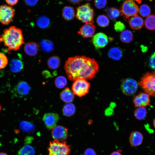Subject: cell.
Listing matches in <instances>:
<instances>
[{"mask_svg": "<svg viewBox=\"0 0 155 155\" xmlns=\"http://www.w3.org/2000/svg\"><path fill=\"white\" fill-rule=\"evenodd\" d=\"M64 68L68 78L73 81L78 79L93 78L98 70L99 66L93 59L84 56H76L67 59Z\"/></svg>", "mask_w": 155, "mask_h": 155, "instance_id": "6da1fadb", "label": "cell"}, {"mask_svg": "<svg viewBox=\"0 0 155 155\" xmlns=\"http://www.w3.org/2000/svg\"><path fill=\"white\" fill-rule=\"evenodd\" d=\"M1 38L4 45L9 51H16L24 43L22 30L14 26L5 29Z\"/></svg>", "mask_w": 155, "mask_h": 155, "instance_id": "7a4b0ae2", "label": "cell"}, {"mask_svg": "<svg viewBox=\"0 0 155 155\" xmlns=\"http://www.w3.org/2000/svg\"><path fill=\"white\" fill-rule=\"evenodd\" d=\"M138 84L144 92L150 96H155V71L145 73Z\"/></svg>", "mask_w": 155, "mask_h": 155, "instance_id": "3957f363", "label": "cell"}, {"mask_svg": "<svg viewBox=\"0 0 155 155\" xmlns=\"http://www.w3.org/2000/svg\"><path fill=\"white\" fill-rule=\"evenodd\" d=\"M71 150L65 141L56 139L50 142L48 148L49 155H69Z\"/></svg>", "mask_w": 155, "mask_h": 155, "instance_id": "277c9868", "label": "cell"}, {"mask_svg": "<svg viewBox=\"0 0 155 155\" xmlns=\"http://www.w3.org/2000/svg\"><path fill=\"white\" fill-rule=\"evenodd\" d=\"M76 17L79 20L86 23L92 22L94 12L93 9L87 3L78 6L77 8Z\"/></svg>", "mask_w": 155, "mask_h": 155, "instance_id": "5b68a950", "label": "cell"}, {"mask_svg": "<svg viewBox=\"0 0 155 155\" xmlns=\"http://www.w3.org/2000/svg\"><path fill=\"white\" fill-rule=\"evenodd\" d=\"M139 8L137 5L132 0H125L123 3L120 13L126 19L137 15Z\"/></svg>", "mask_w": 155, "mask_h": 155, "instance_id": "8992f818", "label": "cell"}, {"mask_svg": "<svg viewBox=\"0 0 155 155\" xmlns=\"http://www.w3.org/2000/svg\"><path fill=\"white\" fill-rule=\"evenodd\" d=\"M90 86V83L86 80L78 79L75 80L72 86V89L74 94L81 97L88 92Z\"/></svg>", "mask_w": 155, "mask_h": 155, "instance_id": "52a82bcc", "label": "cell"}, {"mask_svg": "<svg viewBox=\"0 0 155 155\" xmlns=\"http://www.w3.org/2000/svg\"><path fill=\"white\" fill-rule=\"evenodd\" d=\"M15 11L13 7L6 5L0 6V22L4 25L11 22L15 15Z\"/></svg>", "mask_w": 155, "mask_h": 155, "instance_id": "ba28073f", "label": "cell"}, {"mask_svg": "<svg viewBox=\"0 0 155 155\" xmlns=\"http://www.w3.org/2000/svg\"><path fill=\"white\" fill-rule=\"evenodd\" d=\"M137 84L133 79L128 78L124 80L121 82V89L122 92L127 95H131L134 94L137 89Z\"/></svg>", "mask_w": 155, "mask_h": 155, "instance_id": "9c48e42d", "label": "cell"}, {"mask_svg": "<svg viewBox=\"0 0 155 155\" xmlns=\"http://www.w3.org/2000/svg\"><path fill=\"white\" fill-rule=\"evenodd\" d=\"M68 131L67 129L63 126H56L52 129L51 135L54 139L65 141L68 136Z\"/></svg>", "mask_w": 155, "mask_h": 155, "instance_id": "30bf717a", "label": "cell"}, {"mask_svg": "<svg viewBox=\"0 0 155 155\" xmlns=\"http://www.w3.org/2000/svg\"><path fill=\"white\" fill-rule=\"evenodd\" d=\"M59 119V116L57 114L49 113L44 114L42 120L46 127L49 129L51 130L56 126Z\"/></svg>", "mask_w": 155, "mask_h": 155, "instance_id": "8fae6325", "label": "cell"}, {"mask_svg": "<svg viewBox=\"0 0 155 155\" xmlns=\"http://www.w3.org/2000/svg\"><path fill=\"white\" fill-rule=\"evenodd\" d=\"M133 103L135 107H146L150 104V96L145 92H141L133 99Z\"/></svg>", "mask_w": 155, "mask_h": 155, "instance_id": "7c38bea8", "label": "cell"}, {"mask_svg": "<svg viewBox=\"0 0 155 155\" xmlns=\"http://www.w3.org/2000/svg\"><path fill=\"white\" fill-rule=\"evenodd\" d=\"M92 42L96 49L103 48L108 43V37L104 33H98L93 36L92 39Z\"/></svg>", "mask_w": 155, "mask_h": 155, "instance_id": "4fadbf2b", "label": "cell"}, {"mask_svg": "<svg viewBox=\"0 0 155 155\" xmlns=\"http://www.w3.org/2000/svg\"><path fill=\"white\" fill-rule=\"evenodd\" d=\"M95 29L92 22L86 23L80 28L78 33L84 38H90L94 35Z\"/></svg>", "mask_w": 155, "mask_h": 155, "instance_id": "5bb4252c", "label": "cell"}, {"mask_svg": "<svg viewBox=\"0 0 155 155\" xmlns=\"http://www.w3.org/2000/svg\"><path fill=\"white\" fill-rule=\"evenodd\" d=\"M144 139L143 134L140 132L135 131L131 132L129 137V142L131 146L136 147L141 145Z\"/></svg>", "mask_w": 155, "mask_h": 155, "instance_id": "9a60e30c", "label": "cell"}, {"mask_svg": "<svg viewBox=\"0 0 155 155\" xmlns=\"http://www.w3.org/2000/svg\"><path fill=\"white\" fill-rule=\"evenodd\" d=\"M30 89V86L27 83L21 81L19 82L15 86L14 91L16 95L23 96L28 94Z\"/></svg>", "mask_w": 155, "mask_h": 155, "instance_id": "2e32d148", "label": "cell"}, {"mask_svg": "<svg viewBox=\"0 0 155 155\" xmlns=\"http://www.w3.org/2000/svg\"><path fill=\"white\" fill-rule=\"evenodd\" d=\"M128 19L129 25L132 29L139 30L143 27L144 24L143 20L138 15L131 17Z\"/></svg>", "mask_w": 155, "mask_h": 155, "instance_id": "e0dca14e", "label": "cell"}, {"mask_svg": "<svg viewBox=\"0 0 155 155\" xmlns=\"http://www.w3.org/2000/svg\"><path fill=\"white\" fill-rule=\"evenodd\" d=\"M26 53L29 56H33L36 55L38 51V46L35 42H30L26 43L24 46Z\"/></svg>", "mask_w": 155, "mask_h": 155, "instance_id": "ac0fdd59", "label": "cell"}, {"mask_svg": "<svg viewBox=\"0 0 155 155\" xmlns=\"http://www.w3.org/2000/svg\"><path fill=\"white\" fill-rule=\"evenodd\" d=\"M60 97L63 101L68 103L73 100L74 96L73 91L69 88L67 87L61 93Z\"/></svg>", "mask_w": 155, "mask_h": 155, "instance_id": "d6986e66", "label": "cell"}, {"mask_svg": "<svg viewBox=\"0 0 155 155\" xmlns=\"http://www.w3.org/2000/svg\"><path fill=\"white\" fill-rule=\"evenodd\" d=\"M63 18L67 21L73 20L75 16V11L74 8L70 6H66L62 10Z\"/></svg>", "mask_w": 155, "mask_h": 155, "instance_id": "ffe728a7", "label": "cell"}, {"mask_svg": "<svg viewBox=\"0 0 155 155\" xmlns=\"http://www.w3.org/2000/svg\"><path fill=\"white\" fill-rule=\"evenodd\" d=\"M23 62L22 61L13 59L11 61L10 69L12 72L17 73L23 69Z\"/></svg>", "mask_w": 155, "mask_h": 155, "instance_id": "44dd1931", "label": "cell"}, {"mask_svg": "<svg viewBox=\"0 0 155 155\" xmlns=\"http://www.w3.org/2000/svg\"><path fill=\"white\" fill-rule=\"evenodd\" d=\"M122 55V52L119 48L114 47L109 50L108 52V57L115 60H118L121 59Z\"/></svg>", "mask_w": 155, "mask_h": 155, "instance_id": "7402d4cb", "label": "cell"}, {"mask_svg": "<svg viewBox=\"0 0 155 155\" xmlns=\"http://www.w3.org/2000/svg\"><path fill=\"white\" fill-rule=\"evenodd\" d=\"M62 111L64 115L67 117L71 116L75 113V107L73 103H68L64 106Z\"/></svg>", "mask_w": 155, "mask_h": 155, "instance_id": "603a6c76", "label": "cell"}, {"mask_svg": "<svg viewBox=\"0 0 155 155\" xmlns=\"http://www.w3.org/2000/svg\"><path fill=\"white\" fill-rule=\"evenodd\" d=\"M120 38L123 42L129 43L133 40V33L129 30H123L120 35Z\"/></svg>", "mask_w": 155, "mask_h": 155, "instance_id": "cb8c5ba5", "label": "cell"}, {"mask_svg": "<svg viewBox=\"0 0 155 155\" xmlns=\"http://www.w3.org/2000/svg\"><path fill=\"white\" fill-rule=\"evenodd\" d=\"M60 60L57 56H53L49 59L47 61V64L49 67L52 69H57L60 64Z\"/></svg>", "mask_w": 155, "mask_h": 155, "instance_id": "d4e9b609", "label": "cell"}, {"mask_svg": "<svg viewBox=\"0 0 155 155\" xmlns=\"http://www.w3.org/2000/svg\"><path fill=\"white\" fill-rule=\"evenodd\" d=\"M147 110L145 107H140L135 110L134 114L135 118L138 120H142L146 117Z\"/></svg>", "mask_w": 155, "mask_h": 155, "instance_id": "484cf974", "label": "cell"}, {"mask_svg": "<svg viewBox=\"0 0 155 155\" xmlns=\"http://www.w3.org/2000/svg\"><path fill=\"white\" fill-rule=\"evenodd\" d=\"M145 25L146 28L150 30H155V15H152L147 17L145 21Z\"/></svg>", "mask_w": 155, "mask_h": 155, "instance_id": "4316f807", "label": "cell"}, {"mask_svg": "<svg viewBox=\"0 0 155 155\" xmlns=\"http://www.w3.org/2000/svg\"><path fill=\"white\" fill-rule=\"evenodd\" d=\"M40 46L42 50L44 52H51L54 48V44L51 40H43L41 41Z\"/></svg>", "mask_w": 155, "mask_h": 155, "instance_id": "83f0119b", "label": "cell"}, {"mask_svg": "<svg viewBox=\"0 0 155 155\" xmlns=\"http://www.w3.org/2000/svg\"><path fill=\"white\" fill-rule=\"evenodd\" d=\"M35 150L31 146L26 145L22 148L19 151L18 155H34Z\"/></svg>", "mask_w": 155, "mask_h": 155, "instance_id": "f1b7e54d", "label": "cell"}, {"mask_svg": "<svg viewBox=\"0 0 155 155\" xmlns=\"http://www.w3.org/2000/svg\"><path fill=\"white\" fill-rule=\"evenodd\" d=\"M50 20L49 18L47 16H42L39 17L37 20V25L42 28H45L49 25Z\"/></svg>", "mask_w": 155, "mask_h": 155, "instance_id": "f546056e", "label": "cell"}, {"mask_svg": "<svg viewBox=\"0 0 155 155\" xmlns=\"http://www.w3.org/2000/svg\"><path fill=\"white\" fill-rule=\"evenodd\" d=\"M20 127L22 130L25 132H31L35 129L34 125L29 122L23 121L20 124Z\"/></svg>", "mask_w": 155, "mask_h": 155, "instance_id": "4dcf8cb0", "label": "cell"}, {"mask_svg": "<svg viewBox=\"0 0 155 155\" xmlns=\"http://www.w3.org/2000/svg\"><path fill=\"white\" fill-rule=\"evenodd\" d=\"M97 23L100 26L105 27L109 24V20L108 17L106 16L102 15L99 16L96 20Z\"/></svg>", "mask_w": 155, "mask_h": 155, "instance_id": "1f68e13d", "label": "cell"}, {"mask_svg": "<svg viewBox=\"0 0 155 155\" xmlns=\"http://www.w3.org/2000/svg\"><path fill=\"white\" fill-rule=\"evenodd\" d=\"M106 12L108 16L111 19L117 18L119 16L120 13V11L115 7L108 9L106 10Z\"/></svg>", "mask_w": 155, "mask_h": 155, "instance_id": "d6a6232c", "label": "cell"}, {"mask_svg": "<svg viewBox=\"0 0 155 155\" xmlns=\"http://www.w3.org/2000/svg\"><path fill=\"white\" fill-rule=\"evenodd\" d=\"M67 81L66 78L63 76H60L57 77L55 80V86L58 88H62L67 85Z\"/></svg>", "mask_w": 155, "mask_h": 155, "instance_id": "836d02e7", "label": "cell"}, {"mask_svg": "<svg viewBox=\"0 0 155 155\" xmlns=\"http://www.w3.org/2000/svg\"><path fill=\"white\" fill-rule=\"evenodd\" d=\"M151 12V10L150 7L146 4L142 5L139 8L138 12L143 17L148 16L150 14Z\"/></svg>", "mask_w": 155, "mask_h": 155, "instance_id": "e575fe53", "label": "cell"}, {"mask_svg": "<svg viewBox=\"0 0 155 155\" xmlns=\"http://www.w3.org/2000/svg\"><path fill=\"white\" fill-rule=\"evenodd\" d=\"M8 63L6 56L2 53H0V69L5 68Z\"/></svg>", "mask_w": 155, "mask_h": 155, "instance_id": "d590c367", "label": "cell"}, {"mask_svg": "<svg viewBox=\"0 0 155 155\" xmlns=\"http://www.w3.org/2000/svg\"><path fill=\"white\" fill-rule=\"evenodd\" d=\"M107 3V0H94V1L95 6L97 8L100 9L104 8Z\"/></svg>", "mask_w": 155, "mask_h": 155, "instance_id": "8d00e7d4", "label": "cell"}, {"mask_svg": "<svg viewBox=\"0 0 155 155\" xmlns=\"http://www.w3.org/2000/svg\"><path fill=\"white\" fill-rule=\"evenodd\" d=\"M124 24L120 21L116 22L114 24V29L118 32H122L125 28Z\"/></svg>", "mask_w": 155, "mask_h": 155, "instance_id": "74e56055", "label": "cell"}, {"mask_svg": "<svg viewBox=\"0 0 155 155\" xmlns=\"http://www.w3.org/2000/svg\"><path fill=\"white\" fill-rule=\"evenodd\" d=\"M149 65L152 69L155 70V52L152 54L150 58Z\"/></svg>", "mask_w": 155, "mask_h": 155, "instance_id": "f35d334b", "label": "cell"}, {"mask_svg": "<svg viewBox=\"0 0 155 155\" xmlns=\"http://www.w3.org/2000/svg\"><path fill=\"white\" fill-rule=\"evenodd\" d=\"M84 155H97L95 151L91 148L86 149L84 153Z\"/></svg>", "mask_w": 155, "mask_h": 155, "instance_id": "ab89813d", "label": "cell"}, {"mask_svg": "<svg viewBox=\"0 0 155 155\" xmlns=\"http://www.w3.org/2000/svg\"><path fill=\"white\" fill-rule=\"evenodd\" d=\"M25 3L28 5L33 6L35 5L38 0H24Z\"/></svg>", "mask_w": 155, "mask_h": 155, "instance_id": "60d3db41", "label": "cell"}, {"mask_svg": "<svg viewBox=\"0 0 155 155\" xmlns=\"http://www.w3.org/2000/svg\"><path fill=\"white\" fill-rule=\"evenodd\" d=\"M5 1L9 5L13 6L17 3L18 0H5Z\"/></svg>", "mask_w": 155, "mask_h": 155, "instance_id": "b9f144b4", "label": "cell"}, {"mask_svg": "<svg viewBox=\"0 0 155 155\" xmlns=\"http://www.w3.org/2000/svg\"><path fill=\"white\" fill-rule=\"evenodd\" d=\"M121 150L119 149L112 152L110 155H122Z\"/></svg>", "mask_w": 155, "mask_h": 155, "instance_id": "7bdbcfd3", "label": "cell"}, {"mask_svg": "<svg viewBox=\"0 0 155 155\" xmlns=\"http://www.w3.org/2000/svg\"><path fill=\"white\" fill-rule=\"evenodd\" d=\"M70 3L75 4H79L81 1V0H67Z\"/></svg>", "mask_w": 155, "mask_h": 155, "instance_id": "ee69618b", "label": "cell"}, {"mask_svg": "<svg viewBox=\"0 0 155 155\" xmlns=\"http://www.w3.org/2000/svg\"><path fill=\"white\" fill-rule=\"evenodd\" d=\"M135 1L137 2L139 4H140L142 2V0H132Z\"/></svg>", "mask_w": 155, "mask_h": 155, "instance_id": "f6af8a7d", "label": "cell"}, {"mask_svg": "<svg viewBox=\"0 0 155 155\" xmlns=\"http://www.w3.org/2000/svg\"><path fill=\"white\" fill-rule=\"evenodd\" d=\"M0 155H7V154L4 152H0Z\"/></svg>", "mask_w": 155, "mask_h": 155, "instance_id": "bcb514c9", "label": "cell"}, {"mask_svg": "<svg viewBox=\"0 0 155 155\" xmlns=\"http://www.w3.org/2000/svg\"><path fill=\"white\" fill-rule=\"evenodd\" d=\"M153 124L154 127L155 128V118L153 120Z\"/></svg>", "mask_w": 155, "mask_h": 155, "instance_id": "7dc6e473", "label": "cell"}, {"mask_svg": "<svg viewBox=\"0 0 155 155\" xmlns=\"http://www.w3.org/2000/svg\"><path fill=\"white\" fill-rule=\"evenodd\" d=\"M2 41L1 37L0 36V43Z\"/></svg>", "mask_w": 155, "mask_h": 155, "instance_id": "c3c4849f", "label": "cell"}, {"mask_svg": "<svg viewBox=\"0 0 155 155\" xmlns=\"http://www.w3.org/2000/svg\"><path fill=\"white\" fill-rule=\"evenodd\" d=\"M1 105L0 104V111H1Z\"/></svg>", "mask_w": 155, "mask_h": 155, "instance_id": "681fc988", "label": "cell"}, {"mask_svg": "<svg viewBox=\"0 0 155 155\" xmlns=\"http://www.w3.org/2000/svg\"><path fill=\"white\" fill-rule=\"evenodd\" d=\"M86 0V1H91L92 0Z\"/></svg>", "mask_w": 155, "mask_h": 155, "instance_id": "f907efd6", "label": "cell"}]
</instances>
